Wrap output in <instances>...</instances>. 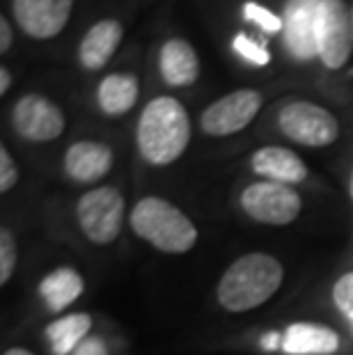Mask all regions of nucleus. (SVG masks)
I'll return each mask as SVG.
<instances>
[{
    "instance_id": "obj_1",
    "label": "nucleus",
    "mask_w": 353,
    "mask_h": 355,
    "mask_svg": "<svg viewBox=\"0 0 353 355\" xmlns=\"http://www.w3.org/2000/svg\"><path fill=\"white\" fill-rule=\"evenodd\" d=\"M284 279V268L266 252H248L230 263L218 279L216 298L227 312H250L275 296Z\"/></svg>"
},
{
    "instance_id": "obj_2",
    "label": "nucleus",
    "mask_w": 353,
    "mask_h": 355,
    "mask_svg": "<svg viewBox=\"0 0 353 355\" xmlns=\"http://www.w3.org/2000/svg\"><path fill=\"white\" fill-rule=\"evenodd\" d=\"M189 142V112L175 96H156L145 105L136 128V145L149 165H170L179 161Z\"/></svg>"
},
{
    "instance_id": "obj_3",
    "label": "nucleus",
    "mask_w": 353,
    "mask_h": 355,
    "mask_svg": "<svg viewBox=\"0 0 353 355\" xmlns=\"http://www.w3.org/2000/svg\"><path fill=\"white\" fill-rule=\"evenodd\" d=\"M129 225L138 239L165 254H184L198 243V227L172 202L149 195L131 209Z\"/></svg>"
},
{
    "instance_id": "obj_4",
    "label": "nucleus",
    "mask_w": 353,
    "mask_h": 355,
    "mask_svg": "<svg viewBox=\"0 0 353 355\" xmlns=\"http://www.w3.org/2000/svg\"><path fill=\"white\" fill-rule=\"evenodd\" d=\"M124 195L112 186L87 191L76 204V220L87 241L96 245H110L122 232Z\"/></svg>"
},
{
    "instance_id": "obj_5",
    "label": "nucleus",
    "mask_w": 353,
    "mask_h": 355,
    "mask_svg": "<svg viewBox=\"0 0 353 355\" xmlns=\"http://www.w3.org/2000/svg\"><path fill=\"white\" fill-rule=\"evenodd\" d=\"M282 135L305 147H328L340 138V122L312 101H291L277 115Z\"/></svg>"
},
{
    "instance_id": "obj_6",
    "label": "nucleus",
    "mask_w": 353,
    "mask_h": 355,
    "mask_svg": "<svg viewBox=\"0 0 353 355\" xmlns=\"http://www.w3.org/2000/svg\"><path fill=\"white\" fill-rule=\"evenodd\" d=\"M241 209L246 216L261 225H282L294 223L303 209L300 195L287 184H277V181H257L250 184L241 193Z\"/></svg>"
},
{
    "instance_id": "obj_7",
    "label": "nucleus",
    "mask_w": 353,
    "mask_h": 355,
    "mask_svg": "<svg viewBox=\"0 0 353 355\" xmlns=\"http://www.w3.org/2000/svg\"><path fill=\"white\" fill-rule=\"evenodd\" d=\"M319 58L328 69H342L353 49L351 7L344 0H321L317 24Z\"/></svg>"
},
{
    "instance_id": "obj_8",
    "label": "nucleus",
    "mask_w": 353,
    "mask_h": 355,
    "mask_svg": "<svg viewBox=\"0 0 353 355\" xmlns=\"http://www.w3.org/2000/svg\"><path fill=\"white\" fill-rule=\"evenodd\" d=\"M261 103H264V96L257 89H236L207 105L200 115V126L214 138L239 133L257 117Z\"/></svg>"
},
{
    "instance_id": "obj_9",
    "label": "nucleus",
    "mask_w": 353,
    "mask_h": 355,
    "mask_svg": "<svg viewBox=\"0 0 353 355\" xmlns=\"http://www.w3.org/2000/svg\"><path fill=\"white\" fill-rule=\"evenodd\" d=\"M12 126L28 142H53L64 133L67 119L60 105L46 96L26 94L14 105Z\"/></svg>"
},
{
    "instance_id": "obj_10",
    "label": "nucleus",
    "mask_w": 353,
    "mask_h": 355,
    "mask_svg": "<svg viewBox=\"0 0 353 355\" xmlns=\"http://www.w3.org/2000/svg\"><path fill=\"white\" fill-rule=\"evenodd\" d=\"M319 7L321 0H287V5H284V44L298 62L319 58Z\"/></svg>"
},
{
    "instance_id": "obj_11",
    "label": "nucleus",
    "mask_w": 353,
    "mask_h": 355,
    "mask_svg": "<svg viewBox=\"0 0 353 355\" xmlns=\"http://www.w3.org/2000/svg\"><path fill=\"white\" fill-rule=\"evenodd\" d=\"M74 0H12V14L33 40H51L64 30Z\"/></svg>"
},
{
    "instance_id": "obj_12",
    "label": "nucleus",
    "mask_w": 353,
    "mask_h": 355,
    "mask_svg": "<svg viewBox=\"0 0 353 355\" xmlns=\"http://www.w3.org/2000/svg\"><path fill=\"white\" fill-rule=\"evenodd\" d=\"M112 149L106 142L78 140L67 149L62 158L64 175L78 184H94L103 179L112 168Z\"/></svg>"
},
{
    "instance_id": "obj_13",
    "label": "nucleus",
    "mask_w": 353,
    "mask_h": 355,
    "mask_svg": "<svg viewBox=\"0 0 353 355\" xmlns=\"http://www.w3.org/2000/svg\"><path fill=\"white\" fill-rule=\"evenodd\" d=\"M122 37H124V28L115 19H103L99 24H94L78 44V62L83 69L87 71L103 69L110 62V58L115 55Z\"/></svg>"
},
{
    "instance_id": "obj_14",
    "label": "nucleus",
    "mask_w": 353,
    "mask_h": 355,
    "mask_svg": "<svg viewBox=\"0 0 353 355\" xmlns=\"http://www.w3.org/2000/svg\"><path fill=\"white\" fill-rule=\"evenodd\" d=\"M250 168L255 175L264 177V181L294 186L307 179V165L303 158L284 147H261L252 154Z\"/></svg>"
},
{
    "instance_id": "obj_15",
    "label": "nucleus",
    "mask_w": 353,
    "mask_h": 355,
    "mask_svg": "<svg viewBox=\"0 0 353 355\" xmlns=\"http://www.w3.org/2000/svg\"><path fill=\"white\" fill-rule=\"evenodd\" d=\"M159 69L168 85L186 87L200 76V58L186 40H168L159 51Z\"/></svg>"
},
{
    "instance_id": "obj_16",
    "label": "nucleus",
    "mask_w": 353,
    "mask_h": 355,
    "mask_svg": "<svg viewBox=\"0 0 353 355\" xmlns=\"http://www.w3.org/2000/svg\"><path fill=\"white\" fill-rule=\"evenodd\" d=\"M337 349V332L319 323H294L282 335V351L289 355H333Z\"/></svg>"
},
{
    "instance_id": "obj_17",
    "label": "nucleus",
    "mask_w": 353,
    "mask_h": 355,
    "mask_svg": "<svg viewBox=\"0 0 353 355\" xmlns=\"http://www.w3.org/2000/svg\"><path fill=\"white\" fill-rule=\"evenodd\" d=\"M140 96V83L133 73H110L96 87V103L103 115H126Z\"/></svg>"
},
{
    "instance_id": "obj_18",
    "label": "nucleus",
    "mask_w": 353,
    "mask_h": 355,
    "mask_svg": "<svg viewBox=\"0 0 353 355\" xmlns=\"http://www.w3.org/2000/svg\"><path fill=\"white\" fill-rule=\"evenodd\" d=\"M83 289H85L83 275L71 266L51 270L40 284V293L51 312H62L64 307H69L83 293Z\"/></svg>"
},
{
    "instance_id": "obj_19",
    "label": "nucleus",
    "mask_w": 353,
    "mask_h": 355,
    "mask_svg": "<svg viewBox=\"0 0 353 355\" xmlns=\"http://www.w3.org/2000/svg\"><path fill=\"white\" fill-rule=\"evenodd\" d=\"M92 328L89 314H67L46 326V339L55 355H69L87 339V332Z\"/></svg>"
},
{
    "instance_id": "obj_20",
    "label": "nucleus",
    "mask_w": 353,
    "mask_h": 355,
    "mask_svg": "<svg viewBox=\"0 0 353 355\" xmlns=\"http://www.w3.org/2000/svg\"><path fill=\"white\" fill-rule=\"evenodd\" d=\"M17 241L10 230L0 232V284H7L17 268Z\"/></svg>"
},
{
    "instance_id": "obj_21",
    "label": "nucleus",
    "mask_w": 353,
    "mask_h": 355,
    "mask_svg": "<svg viewBox=\"0 0 353 355\" xmlns=\"http://www.w3.org/2000/svg\"><path fill=\"white\" fill-rule=\"evenodd\" d=\"M232 46H234V51H236L241 58L250 60L252 64L264 67V64L271 62V53H268L264 46H259L257 42L248 40L246 35H236V37H234V42H232Z\"/></svg>"
},
{
    "instance_id": "obj_22",
    "label": "nucleus",
    "mask_w": 353,
    "mask_h": 355,
    "mask_svg": "<svg viewBox=\"0 0 353 355\" xmlns=\"http://www.w3.org/2000/svg\"><path fill=\"white\" fill-rule=\"evenodd\" d=\"M243 14H246V19H250L252 24H257L261 30H266V33H280L284 28L282 19H277L273 12H268L266 7H261L257 3H246Z\"/></svg>"
},
{
    "instance_id": "obj_23",
    "label": "nucleus",
    "mask_w": 353,
    "mask_h": 355,
    "mask_svg": "<svg viewBox=\"0 0 353 355\" xmlns=\"http://www.w3.org/2000/svg\"><path fill=\"white\" fill-rule=\"evenodd\" d=\"M333 300L337 309L353 321V273L342 275L333 286Z\"/></svg>"
},
{
    "instance_id": "obj_24",
    "label": "nucleus",
    "mask_w": 353,
    "mask_h": 355,
    "mask_svg": "<svg viewBox=\"0 0 353 355\" xmlns=\"http://www.w3.org/2000/svg\"><path fill=\"white\" fill-rule=\"evenodd\" d=\"M19 181V168L7 147H0V193H10Z\"/></svg>"
},
{
    "instance_id": "obj_25",
    "label": "nucleus",
    "mask_w": 353,
    "mask_h": 355,
    "mask_svg": "<svg viewBox=\"0 0 353 355\" xmlns=\"http://www.w3.org/2000/svg\"><path fill=\"white\" fill-rule=\"evenodd\" d=\"M74 355H108V349H106V344H103V339L87 337L85 342L74 351Z\"/></svg>"
},
{
    "instance_id": "obj_26",
    "label": "nucleus",
    "mask_w": 353,
    "mask_h": 355,
    "mask_svg": "<svg viewBox=\"0 0 353 355\" xmlns=\"http://www.w3.org/2000/svg\"><path fill=\"white\" fill-rule=\"evenodd\" d=\"M14 42V33H12V26L10 21L5 17H0V53H7Z\"/></svg>"
},
{
    "instance_id": "obj_27",
    "label": "nucleus",
    "mask_w": 353,
    "mask_h": 355,
    "mask_svg": "<svg viewBox=\"0 0 353 355\" xmlns=\"http://www.w3.org/2000/svg\"><path fill=\"white\" fill-rule=\"evenodd\" d=\"M10 87H12V73L7 67H3V69H0V94H7Z\"/></svg>"
},
{
    "instance_id": "obj_28",
    "label": "nucleus",
    "mask_w": 353,
    "mask_h": 355,
    "mask_svg": "<svg viewBox=\"0 0 353 355\" xmlns=\"http://www.w3.org/2000/svg\"><path fill=\"white\" fill-rule=\"evenodd\" d=\"M277 344L282 346V339H277V335H268V337H264V346H266V349H275Z\"/></svg>"
},
{
    "instance_id": "obj_29",
    "label": "nucleus",
    "mask_w": 353,
    "mask_h": 355,
    "mask_svg": "<svg viewBox=\"0 0 353 355\" xmlns=\"http://www.w3.org/2000/svg\"><path fill=\"white\" fill-rule=\"evenodd\" d=\"M3 355H35V353H30L28 349H10V351H5Z\"/></svg>"
},
{
    "instance_id": "obj_30",
    "label": "nucleus",
    "mask_w": 353,
    "mask_h": 355,
    "mask_svg": "<svg viewBox=\"0 0 353 355\" xmlns=\"http://www.w3.org/2000/svg\"><path fill=\"white\" fill-rule=\"evenodd\" d=\"M349 195H351V202H353V168H351V177H349Z\"/></svg>"
},
{
    "instance_id": "obj_31",
    "label": "nucleus",
    "mask_w": 353,
    "mask_h": 355,
    "mask_svg": "<svg viewBox=\"0 0 353 355\" xmlns=\"http://www.w3.org/2000/svg\"><path fill=\"white\" fill-rule=\"evenodd\" d=\"M351 21H353V5H351Z\"/></svg>"
}]
</instances>
